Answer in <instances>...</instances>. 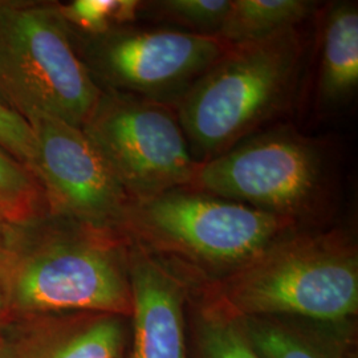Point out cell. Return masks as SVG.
Instances as JSON below:
<instances>
[{
    "mask_svg": "<svg viewBox=\"0 0 358 358\" xmlns=\"http://www.w3.org/2000/svg\"><path fill=\"white\" fill-rule=\"evenodd\" d=\"M304 56L299 28L231 45L174 108L194 158L226 153L285 110Z\"/></svg>",
    "mask_w": 358,
    "mask_h": 358,
    "instance_id": "obj_3",
    "label": "cell"
},
{
    "mask_svg": "<svg viewBox=\"0 0 358 358\" xmlns=\"http://www.w3.org/2000/svg\"><path fill=\"white\" fill-rule=\"evenodd\" d=\"M230 6L231 0H158L141 1L140 10L155 20L180 27L179 31L217 36Z\"/></svg>",
    "mask_w": 358,
    "mask_h": 358,
    "instance_id": "obj_17",
    "label": "cell"
},
{
    "mask_svg": "<svg viewBox=\"0 0 358 358\" xmlns=\"http://www.w3.org/2000/svg\"><path fill=\"white\" fill-rule=\"evenodd\" d=\"M13 358H124L130 317L101 312L10 316Z\"/></svg>",
    "mask_w": 358,
    "mask_h": 358,
    "instance_id": "obj_11",
    "label": "cell"
},
{
    "mask_svg": "<svg viewBox=\"0 0 358 358\" xmlns=\"http://www.w3.org/2000/svg\"><path fill=\"white\" fill-rule=\"evenodd\" d=\"M128 267L131 315L124 358H189V287L134 244Z\"/></svg>",
    "mask_w": 358,
    "mask_h": 358,
    "instance_id": "obj_10",
    "label": "cell"
},
{
    "mask_svg": "<svg viewBox=\"0 0 358 358\" xmlns=\"http://www.w3.org/2000/svg\"><path fill=\"white\" fill-rule=\"evenodd\" d=\"M0 358H13L10 316L0 321Z\"/></svg>",
    "mask_w": 358,
    "mask_h": 358,
    "instance_id": "obj_21",
    "label": "cell"
},
{
    "mask_svg": "<svg viewBox=\"0 0 358 358\" xmlns=\"http://www.w3.org/2000/svg\"><path fill=\"white\" fill-rule=\"evenodd\" d=\"M192 189L288 219L319 224L332 207V174L319 142L289 127L254 134L199 162Z\"/></svg>",
    "mask_w": 358,
    "mask_h": 358,
    "instance_id": "obj_6",
    "label": "cell"
},
{
    "mask_svg": "<svg viewBox=\"0 0 358 358\" xmlns=\"http://www.w3.org/2000/svg\"><path fill=\"white\" fill-rule=\"evenodd\" d=\"M232 319L358 316V247L353 232L294 231L217 282L189 287Z\"/></svg>",
    "mask_w": 358,
    "mask_h": 358,
    "instance_id": "obj_1",
    "label": "cell"
},
{
    "mask_svg": "<svg viewBox=\"0 0 358 358\" xmlns=\"http://www.w3.org/2000/svg\"><path fill=\"white\" fill-rule=\"evenodd\" d=\"M35 238L26 229L1 272L8 316L56 312L131 315L129 242L120 232L57 220Z\"/></svg>",
    "mask_w": 358,
    "mask_h": 358,
    "instance_id": "obj_4",
    "label": "cell"
},
{
    "mask_svg": "<svg viewBox=\"0 0 358 358\" xmlns=\"http://www.w3.org/2000/svg\"><path fill=\"white\" fill-rule=\"evenodd\" d=\"M239 322L260 358H358L357 317L325 321L264 316Z\"/></svg>",
    "mask_w": 358,
    "mask_h": 358,
    "instance_id": "obj_12",
    "label": "cell"
},
{
    "mask_svg": "<svg viewBox=\"0 0 358 358\" xmlns=\"http://www.w3.org/2000/svg\"><path fill=\"white\" fill-rule=\"evenodd\" d=\"M317 6V1L309 0H231L217 36L231 45L269 38L297 28Z\"/></svg>",
    "mask_w": 358,
    "mask_h": 358,
    "instance_id": "obj_14",
    "label": "cell"
},
{
    "mask_svg": "<svg viewBox=\"0 0 358 358\" xmlns=\"http://www.w3.org/2000/svg\"><path fill=\"white\" fill-rule=\"evenodd\" d=\"M297 230L288 219L192 187L131 201L120 227L187 287L229 276Z\"/></svg>",
    "mask_w": 358,
    "mask_h": 358,
    "instance_id": "obj_2",
    "label": "cell"
},
{
    "mask_svg": "<svg viewBox=\"0 0 358 358\" xmlns=\"http://www.w3.org/2000/svg\"><path fill=\"white\" fill-rule=\"evenodd\" d=\"M137 0H75L57 4L68 27H76L85 36L103 35L130 23L140 13Z\"/></svg>",
    "mask_w": 358,
    "mask_h": 358,
    "instance_id": "obj_18",
    "label": "cell"
},
{
    "mask_svg": "<svg viewBox=\"0 0 358 358\" xmlns=\"http://www.w3.org/2000/svg\"><path fill=\"white\" fill-rule=\"evenodd\" d=\"M28 124L34 134L29 170L40 183L48 217L120 232L131 201L83 129L51 117Z\"/></svg>",
    "mask_w": 358,
    "mask_h": 358,
    "instance_id": "obj_9",
    "label": "cell"
},
{
    "mask_svg": "<svg viewBox=\"0 0 358 358\" xmlns=\"http://www.w3.org/2000/svg\"><path fill=\"white\" fill-rule=\"evenodd\" d=\"M322 16L317 93L321 101L334 105L357 90V3H333Z\"/></svg>",
    "mask_w": 358,
    "mask_h": 358,
    "instance_id": "obj_13",
    "label": "cell"
},
{
    "mask_svg": "<svg viewBox=\"0 0 358 358\" xmlns=\"http://www.w3.org/2000/svg\"><path fill=\"white\" fill-rule=\"evenodd\" d=\"M101 93L57 3L0 1V99L15 113L83 128Z\"/></svg>",
    "mask_w": 358,
    "mask_h": 358,
    "instance_id": "obj_5",
    "label": "cell"
},
{
    "mask_svg": "<svg viewBox=\"0 0 358 358\" xmlns=\"http://www.w3.org/2000/svg\"><path fill=\"white\" fill-rule=\"evenodd\" d=\"M27 227L16 226L0 214V271L7 268L13 262L22 243Z\"/></svg>",
    "mask_w": 358,
    "mask_h": 358,
    "instance_id": "obj_20",
    "label": "cell"
},
{
    "mask_svg": "<svg viewBox=\"0 0 358 358\" xmlns=\"http://www.w3.org/2000/svg\"><path fill=\"white\" fill-rule=\"evenodd\" d=\"M83 131L130 201L190 187L199 162L176 109L115 90H103Z\"/></svg>",
    "mask_w": 358,
    "mask_h": 358,
    "instance_id": "obj_7",
    "label": "cell"
},
{
    "mask_svg": "<svg viewBox=\"0 0 358 358\" xmlns=\"http://www.w3.org/2000/svg\"><path fill=\"white\" fill-rule=\"evenodd\" d=\"M85 38L81 59L94 80L171 108L231 47L217 36L176 28L122 26Z\"/></svg>",
    "mask_w": 358,
    "mask_h": 358,
    "instance_id": "obj_8",
    "label": "cell"
},
{
    "mask_svg": "<svg viewBox=\"0 0 358 358\" xmlns=\"http://www.w3.org/2000/svg\"><path fill=\"white\" fill-rule=\"evenodd\" d=\"M186 316L189 358H260L248 344L238 319L190 291Z\"/></svg>",
    "mask_w": 358,
    "mask_h": 358,
    "instance_id": "obj_15",
    "label": "cell"
},
{
    "mask_svg": "<svg viewBox=\"0 0 358 358\" xmlns=\"http://www.w3.org/2000/svg\"><path fill=\"white\" fill-rule=\"evenodd\" d=\"M7 317H8V303H7L4 280H3V276L0 272V321L4 320Z\"/></svg>",
    "mask_w": 358,
    "mask_h": 358,
    "instance_id": "obj_22",
    "label": "cell"
},
{
    "mask_svg": "<svg viewBox=\"0 0 358 358\" xmlns=\"http://www.w3.org/2000/svg\"><path fill=\"white\" fill-rule=\"evenodd\" d=\"M0 214L22 227L48 217L43 190L32 171L0 148Z\"/></svg>",
    "mask_w": 358,
    "mask_h": 358,
    "instance_id": "obj_16",
    "label": "cell"
},
{
    "mask_svg": "<svg viewBox=\"0 0 358 358\" xmlns=\"http://www.w3.org/2000/svg\"><path fill=\"white\" fill-rule=\"evenodd\" d=\"M0 148L24 166L31 167L34 158V134L23 117L0 99Z\"/></svg>",
    "mask_w": 358,
    "mask_h": 358,
    "instance_id": "obj_19",
    "label": "cell"
}]
</instances>
